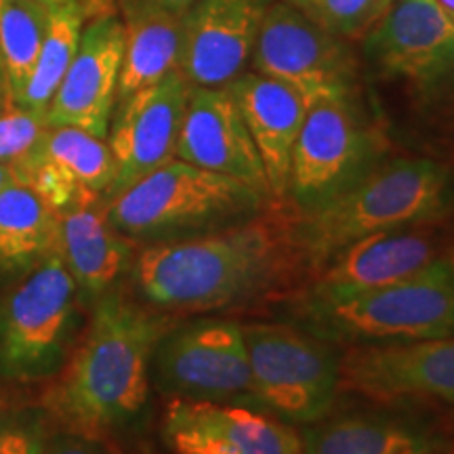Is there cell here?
Wrapping results in <instances>:
<instances>
[{
	"instance_id": "1",
	"label": "cell",
	"mask_w": 454,
	"mask_h": 454,
	"mask_svg": "<svg viewBox=\"0 0 454 454\" xmlns=\"http://www.w3.org/2000/svg\"><path fill=\"white\" fill-rule=\"evenodd\" d=\"M288 204L242 223L185 240L145 244L130 280L145 305L164 314H208L271 297L303 270Z\"/></svg>"
},
{
	"instance_id": "2",
	"label": "cell",
	"mask_w": 454,
	"mask_h": 454,
	"mask_svg": "<svg viewBox=\"0 0 454 454\" xmlns=\"http://www.w3.org/2000/svg\"><path fill=\"white\" fill-rule=\"evenodd\" d=\"M177 325L116 288L93 303L81 343L41 397L43 414L59 431L104 440L144 411L152 381V357Z\"/></svg>"
},
{
	"instance_id": "3",
	"label": "cell",
	"mask_w": 454,
	"mask_h": 454,
	"mask_svg": "<svg viewBox=\"0 0 454 454\" xmlns=\"http://www.w3.org/2000/svg\"><path fill=\"white\" fill-rule=\"evenodd\" d=\"M452 168L434 158H391L308 213H294L293 231L305 271L316 274L362 238L435 225L452 211Z\"/></svg>"
},
{
	"instance_id": "4",
	"label": "cell",
	"mask_w": 454,
	"mask_h": 454,
	"mask_svg": "<svg viewBox=\"0 0 454 454\" xmlns=\"http://www.w3.org/2000/svg\"><path fill=\"white\" fill-rule=\"evenodd\" d=\"M271 204L242 181L173 158L106 202V217L130 242L156 244L225 230Z\"/></svg>"
},
{
	"instance_id": "5",
	"label": "cell",
	"mask_w": 454,
	"mask_h": 454,
	"mask_svg": "<svg viewBox=\"0 0 454 454\" xmlns=\"http://www.w3.org/2000/svg\"><path fill=\"white\" fill-rule=\"evenodd\" d=\"M286 309L297 326L337 348L454 337V247L408 280L340 303Z\"/></svg>"
},
{
	"instance_id": "6",
	"label": "cell",
	"mask_w": 454,
	"mask_h": 454,
	"mask_svg": "<svg viewBox=\"0 0 454 454\" xmlns=\"http://www.w3.org/2000/svg\"><path fill=\"white\" fill-rule=\"evenodd\" d=\"M76 282L59 251L0 294V381L51 379L72 351L78 320Z\"/></svg>"
},
{
	"instance_id": "7",
	"label": "cell",
	"mask_w": 454,
	"mask_h": 454,
	"mask_svg": "<svg viewBox=\"0 0 454 454\" xmlns=\"http://www.w3.org/2000/svg\"><path fill=\"white\" fill-rule=\"evenodd\" d=\"M254 404L294 425L322 421L340 391V351L301 326L242 325Z\"/></svg>"
},
{
	"instance_id": "8",
	"label": "cell",
	"mask_w": 454,
	"mask_h": 454,
	"mask_svg": "<svg viewBox=\"0 0 454 454\" xmlns=\"http://www.w3.org/2000/svg\"><path fill=\"white\" fill-rule=\"evenodd\" d=\"M387 139L357 99L308 107L293 152L286 204L294 213L322 207L385 160Z\"/></svg>"
},
{
	"instance_id": "9",
	"label": "cell",
	"mask_w": 454,
	"mask_h": 454,
	"mask_svg": "<svg viewBox=\"0 0 454 454\" xmlns=\"http://www.w3.org/2000/svg\"><path fill=\"white\" fill-rule=\"evenodd\" d=\"M253 72L284 84L305 106L357 99V59L349 43L274 0L265 11L251 57Z\"/></svg>"
},
{
	"instance_id": "10",
	"label": "cell",
	"mask_w": 454,
	"mask_h": 454,
	"mask_svg": "<svg viewBox=\"0 0 454 454\" xmlns=\"http://www.w3.org/2000/svg\"><path fill=\"white\" fill-rule=\"evenodd\" d=\"M152 377L168 397L257 408L240 322L204 317L175 325L154 351Z\"/></svg>"
},
{
	"instance_id": "11",
	"label": "cell",
	"mask_w": 454,
	"mask_h": 454,
	"mask_svg": "<svg viewBox=\"0 0 454 454\" xmlns=\"http://www.w3.org/2000/svg\"><path fill=\"white\" fill-rule=\"evenodd\" d=\"M450 248L429 225L362 238L317 270L288 305H328L362 297L417 276Z\"/></svg>"
},
{
	"instance_id": "12",
	"label": "cell",
	"mask_w": 454,
	"mask_h": 454,
	"mask_svg": "<svg viewBox=\"0 0 454 454\" xmlns=\"http://www.w3.org/2000/svg\"><path fill=\"white\" fill-rule=\"evenodd\" d=\"M362 41L385 76L423 93L454 87V20L438 0H394Z\"/></svg>"
},
{
	"instance_id": "13",
	"label": "cell",
	"mask_w": 454,
	"mask_h": 454,
	"mask_svg": "<svg viewBox=\"0 0 454 454\" xmlns=\"http://www.w3.org/2000/svg\"><path fill=\"white\" fill-rule=\"evenodd\" d=\"M340 389L379 402H454V337L351 345L340 354Z\"/></svg>"
},
{
	"instance_id": "14",
	"label": "cell",
	"mask_w": 454,
	"mask_h": 454,
	"mask_svg": "<svg viewBox=\"0 0 454 454\" xmlns=\"http://www.w3.org/2000/svg\"><path fill=\"white\" fill-rule=\"evenodd\" d=\"M190 89L184 74L173 70L116 106L106 137L114 158L106 202L173 160Z\"/></svg>"
},
{
	"instance_id": "15",
	"label": "cell",
	"mask_w": 454,
	"mask_h": 454,
	"mask_svg": "<svg viewBox=\"0 0 454 454\" xmlns=\"http://www.w3.org/2000/svg\"><path fill=\"white\" fill-rule=\"evenodd\" d=\"M162 435L175 454H301L291 423L223 402L170 397Z\"/></svg>"
},
{
	"instance_id": "16",
	"label": "cell",
	"mask_w": 454,
	"mask_h": 454,
	"mask_svg": "<svg viewBox=\"0 0 454 454\" xmlns=\"http://www.w3.org/2000/svg\"><path fill=\"white\" fill-rule=\"evenodd\" d=\"M124 21L116 11L93 15L47 112V127H74L106 139L116 110L124 55Z\"/></svg>"
},
{
	"instance_id": "17",
	"label": "cell",
	"mask_w": 454,
	"mask_h": 454,
	"mask_svg": "<svg viewBox=\"0 0 454 454\" xmlns=\"http://www.w3.org/2000/svg\"><path fill=\"white\" fill-rule=\"evenodd\" d=\"M274 0H196L181 20L177 70L192 87L234 82L251 57Z\"/></svg>"
},
{
	"instance_id": "18",
	"label": "cell",
	"mask_w": 454,
	"mask_h": 454,
	"mask_svg": "<svg viewBox=\"0 0 454 454\" xmlns=\"http://www.w3.org/2000/svg\"><path fill=\"white\" fill-rule=\"evenodd\" d=\"M13 167L17 181L32 187L57 215L78 204H106L114 181L107 141L74 127H47Z\"/></svg>"
},
{
	"instance_id": "19",
	"label": "cell",
	"mask_w": 454,
	"mask_h": 454,
	"mask_svg": "<svg viewBox=\"0 0 454 454\" xmlns=\"http://www.w3.org/2000/svg\"><path fill=\"white\" fill-rule=\"evenodd\" d=\"M175 158L242 181L271 198L263 162L227 87L190 89Z\"/></svg>"
},
{
	"instance_id": "20",
	"label": "cell",
	"mask_w": 454,
	"mask_h": 454,
	"mask_svg": "<svg viewBox=\"0 0 454 454\" xmlns=\"http://www.w3.org/2000/svg\"><path fill=\"white\" fill-rule=\"evenodd\" d=\"M227 89L240 107L263 162L271 198L278 204H286L293 152L308 116V106L294 90L257 72L240 74Z\"/></svg>"
},
{
	"instance_id": "21",
	"label": "cell",
	"mask_w": 454,
	"mask_h": 454,
	"mask_svg": "<svg viewBox=\"0 0 454 454\" xmlns=\"http://www.w3.org/2000/svg\"><path fill=\"white\" fill-rule=\"evenodd\" d=\"M59 254L76 282L81 301L95 303L114 291L135 261V242L106 217V204H78L59 213Z\"/></svg>"
},
{
	"instance_id": "22",
	"label": "cell",
	"mask_w": 454,
	"mask_h": 454,
	"mask_svg": "<svg viewBox=\"0 0 454 454\" xmlns=\"http://www.w3.org/2000/svg\"><path fill=\"white\" fill-rule=\"evenodd\" d=\"M444 440L423 425L383 412H348L311 423L301 454H442Z\"/></svg>"
},
{
	"instance_id": "23",
	"label": "cell",
	"mask_w": 454,
	"mask_h": 454,
	"mask_svg": "<svg viewBox=\"0 0 454 454\" xmlns=\"http://www.w3.org/2000/svg\"><path fill=\"white\" fill-rule=\"evenodd\" d=\"M59 251V215L20 181L0 192V282H15Z\"/></svg>"
},
{
	"instance_id": "24",
	"label": "cell",
	"mask_w": 454,
	"mask_h": 454,
	"mask_svg": "<svg viewBox=\"0 0 454 454\" xmlns=\"http://www.w3.org/2000/svg\"><path fill=\"white\" fill-rule=\"evenodd\" d=\"M184 17H145L124 24V55L116 106L177 70Z\"/></svg>"
},
{
	"instance_id": "25",
	"label": "cell",
	"mask_w": 454,
	"mask_h": 454,
	"mask_svg": "<svg viewBox=\"0 0 454 454\" xmlns=\"http://www.w3.org/2000/svg\"><path fill=\"white\" fill-rule=\"evenodd\" d=\"M90 17L93 13L89 9L78 7V4L51 9L41 53H38L36 66H34L30 81H27V87L17 106L44 118V122H47L51 101H53L57 89L64 81L74 55H76L82 27Z\"/></svg>"
},
{
	"instance_id": "26",
	"label": "cell",
	"mask_w": 454,
	"mask_h": 454,
	"mask_svg": "<svg viewBox=\"0 0 454 454\" xmlns=\"http://www.w3.org/2000/svg\"><path fill=\"white\" fill-rule=\"evenodd\" d=\"M51 9L34 0H0V70L11 106L20 104L30 81Z\"/></svg>"
},
{
	"instance_id": "27",
	"label": "cell",
	"mask_w": 454,
	"mask_h": 454,
	"mask_svg": "<svg viewBox=\"0 0 454 454\" xmlns=\"http://www.w3.org/2000/svg\"><path fill=\"white\" fill-rule=\"evenodd\" d=\"M322 30L343 41H362L394 0H282Z\"/></svg>"
},
{
	"instance_id": "28",
	"label": "cell",
	"mask_w": 454,
	"mask_h": 454,
	"mask_svg": "<svg viewBox=\"0 0 454 454\" xmlns=\"http://www.w3.org/2000/svg\"><path fill=\"white\" fill-rule=\"evenodd\" d=\"M49 435L41 414L0 404V454H41Z\"/></svg>"
},
{
	"instance_id": "29",
	"label": "cell",
	"mask_w": 454,
	"mask_h": 454,
	"mask_svg": "<svg viewBox=\"0 0 454 454\" xmlns=\"http://www.w3.org/2000/svg\"><path fill=\"white\" fill-rule=\"evenodd\" d=\"M47 129L44 118L24 110L20 106H9L0 112V164H13L24 158L36 145Z\"/></svg>"
},
{
	"instance_id": "30",
	"label": "cell",
	"mask_w": 454,
	"mask_h": 454,
	"mask_svg": "<svg viewBox=\"0 0 454 454\" xmlns=\"http://www.w3.org/2000/svg\"><path fill=\"white\" fill-rule=\"evenodd\" d=\"M196 0H114V9L127 21L145 17H184Z\"/></svg>"
},
{
	"instance_id": "31",
	"label": "cell",
	"mask_w": 454,
	"mask_h": 454,
	"mask_svg": "<svg viewBox=\"0 0 454 454\" xmlns=\"http://www.w3.org/2000/svg\"><path fill=\"white\" fill-rule=\"evenodd\" d=\"M41 454H107L99 440L84 438V435L70 434V431H59L49 435Z\"/></svg>"
},
{
	"instance_id": "32",
	"label": "cell",
	"mask_w": 454,
	"mask_h": 454,
	"mask_svg": "<svg viewBox=\"0 0 454 454\" xmlns=\"http://www.w3.org/2000/svg\"><path fill=\"white\" fill-rule=\"evenodd\" d=\"M34 3L43 4V7H47V9L70 7V4H78V7L89 9L93 15L114 9V0H34ZM114 11H116V9H114Z\"/></svg>"
},
{
	"instance_id": "33",
	"label": "cell",
	"mask_w": 454,
	"mask_h": 454,
	"mask_svg": "<svg viewBox=\"0 0 454 454\" xmlns=\"http://www.w3.org/2000/svg\"><path fill=\"white\" fill-rule=\"evenodd\" d=\"M15 181H17V173L13 164H0V192H3L4 187H9L11 184H15Z\"/></svg>"
},
{
	"instance_id": "34",
	"label": "cell",
	"mask_w": 454,
	"mask_h": 454,
	"mask_svg": "<svg viewBox=\"0 0 454 454\" xmlns=\"http://www.w3.org/2000/svg\"><path fill=\"white\" fill-rule=\"evenodd\" d=\"M448 15H454V0H438Z\"/></svg>"
},
{
	"instance_id": "35",
	"label": "cell",
	"mask_w": 454,
	"mask_h": 454,
	"mask_svg": "<svg viewBox=\"0 0 454 454\" xmlns=\"http://www.w3.org/2000/svg\"><path fill=\"white\" fill-rule=\"evenodd\" d=\"M0 95H3L4 101L9 104V98H7V89H4V81H3V72H0ZM11 106V104H9Z\"/></svg>"
},
{
	"instance_id": "36",
	"label": "cell",
	"mask_w": 454,
	"mask_h": 454,
	"mask_svg": "<svg viewBox=\"0 0 454 454\" xmlns=\"http://www.w3.org/2000/svg\"><path fill=\"white\" fill-rule=\"evenodd\" d=\"M4 107H9V104H7V101H4V98H3V95H0V112H3V110H4Z\"/></svg>"
},
{
	"instance_id": "37",
	"label": "cell",
	"mask_w": 454,
	"mask_h": 454,
	"mask_svg": "<svg viewBox=\"0 0 454 454\" xmlns=\"http://www.w3.org/2000/svg\"><path fill=\"white\" fill-rule=\"evenodd\" d=\"M450 17H452V20H454V15H450Z\"/></svg>"
},
{
	"instance_id": "38",
	"label": "cell",
	"mask_w": 454,
	"mask_h": 454,
	"mask_svg": "<svg viewBox=\"0 0 454 454\" xmlns=\"http://www.w3.org/2000/svg\"><path fill=\"white\" fill-rule=\"evenodd\" d=\"M0 72H3V70H0Z\"/></svg>"
}]
</instances>
